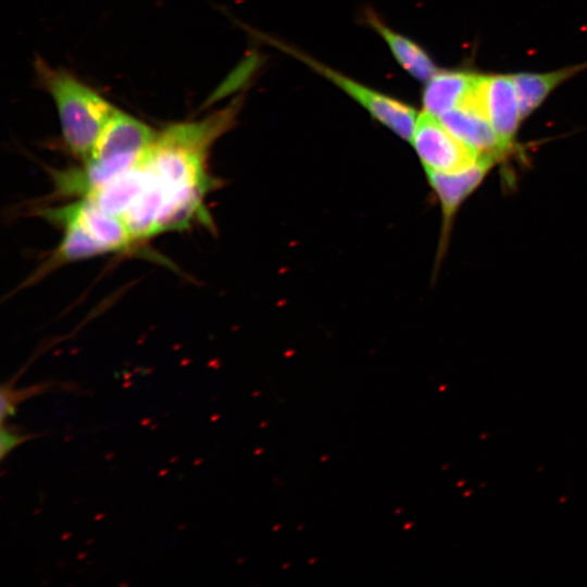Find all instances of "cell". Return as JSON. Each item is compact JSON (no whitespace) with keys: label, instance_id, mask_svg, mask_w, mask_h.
<instances>
[{"label":"cell","instance_id":"obj_1","mask_svg":"<svg viewBox=\"0 0 587 587\" xmlns=\"http://www.w3.org/2000/svg\"><path fill=\"white\" fill-rule=\"evenodd\" d=\"M240 99L199 121L167 125L132 167L134 198L121 216L136 242L196 223L211 225L205 198L217 186L209 171L213 143L235 124Z\"/></svg>","mask_w":587,"mask_h":587},{"label":"cell","instance_id":"obj_2","mask_svg":"<svg viewBox=\"0 0 587 587\" xmlns=\"http://www.w3.org/2000/svg\"><path fill=\"white\" fill-rule=\"evenodd\" d=\"M155 135L148 124L117 109L82 166L53 172L58 193L88 196L137 164Z\"/></svg>","mask_w":587,"mask_h":587},{"label":"cell","instance_id":"obj_3","mask_svg":"<svg viewBox=\"0 0 587 587\" xmlns=\"http://www.w3.org/2000/svg\"><path fill=\"white\" fill-rule=\"evenodd\" d=\"M35 71L55 104L64 146L84 161L117 109L70 71L52 67L40 58H36Z\"/></svg>","mask_w":587,"mask_h":587},{"label":"cell","instance_id":"obj_4","mask_svg":"<svg viewBox=\"0 0 587 587\" xmlns=\"http://www.w3.org/2000/svg\"><path fill=\"white\" fill-rule=\"evenodd\" d=\"M265 39L273 46L297 58L315 72L333 82L362 105L373 118L386 126L400 138L411 142L419 116V113H416L414 108L398 99L372 89L288 45L270 38Z\"/></svg>","mask_w":587,"mask_h":587},{"label":"cell","instance_id":"obj_5","mask_svg":"<svg viewBox=\"0 0 587 587\" xmlns=\"http://www.w3.org/2000/svg\"><path fill=\"white\" fill-rule=\"evenodd\" d=\"M411 142L425 172L462 171L483 157L425 111L419 113Z\"/></svg>","mask_w":587,"mask_h":587},{"label":"cell","instance_id":"obj_6","mask_svg":"<svg viewBox=\"0 0 587 587\" xmlns=\"http://www.w3.org/2000/svg\"><path fill=\"white\" fill-rule=\"evenodd\" d=\"M497 160L483 155L474 165L458 172H426L428 183L435 191L442 213V236L440 248L445 246L451 222L463 201L480 185Z\"/></svg>","mask_w":587,"mask_h":587},{"label":"cell","instance_id":"obj_7","mask_svg":"<svg viewBox=\"0 0 587 587\" xmlns=\"http://www.w3.org/2000/svg\"><path fill=\"white\" fill-rule=\"evenodd\" d=\"M437 118L480 155L498 160L509 150L497 136L487 115L471 104L461 103Z\"/></svg>","mask_w":587,"mask_h":587},{"label":"cell","instance_id":"obj_8","mask_svg":"<svg viewBox=\"0 0 587 587\" xmlns=\"http://www.w3.org/2000/svg\"><path fill=\"white\" fill-rule=\"evenodd\" d=\"M484 101L487 117L501 142L510 149L522 120L513 76H484Z\"/></svg>","mask_w":587,"mask_h":587},{"label":"cell","instance_id":"obj_9","mask_svg":"<svg viewBox=\"0 0 587 587\" xmlns=\"http://www.w3.org/2000/svg\"><path fill=\"white\" fill-rule=\"evenodd\" d=\"M366 22L379 34L399 65L414 78L427 82L439 70L428 53L410 38L387 26L374 12L365 13Z\"/></svg>","mask_w":587,"mask_h":587},{"label":"cell","instance_id":"obj_10","mask_svg":"<svg viewBox=\"0 0 587 587\" xmlns=\"http://www.w3.org/2000/svg\"><path fill=\"white\" fill-rule=\"evenodd\" d=\"M477 77L461 71H438L426 82L422 97L424 111L439 117L455 108L466 97Z\"/></svg>","mask_w":587,"mask_h":587},{"label":"cell","instance_id":"obj_11","mask_svg":"<svg viewBox=\"0 0 587 587\" xmlns=\"http://www.w3.org/2000/svg\"><path fill=\"white\" fill-rule=\"evenodd\" d=\"M583 68L584 65H576L545 74L521 73L514 75L522 118L537 109L559 84Z\"/></svg>","mask_w":587,"mask_h":587},{"label":"cell","instance_id":"obj_12","mask_svg":"<svg viewBox=\"0 0 587 587\" xmlns=\"http://www.w3.org/2000/svg\"><path fill=\"white\" fill-rule=\"evenodd\" d=\"M37 435H21L20 433H16L14 429H10L9 427L5 428V426L2 424L1 426V459H4L5 455L12 451L15 447L23 444L24 441L29 440L30 438L36 437Z\"/></svg>","mask_w":587,"mask_h":587}]
</instances>
